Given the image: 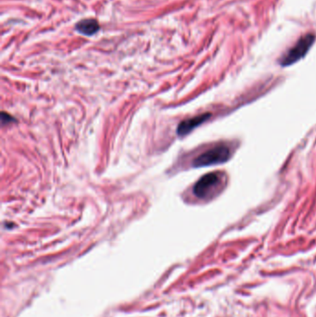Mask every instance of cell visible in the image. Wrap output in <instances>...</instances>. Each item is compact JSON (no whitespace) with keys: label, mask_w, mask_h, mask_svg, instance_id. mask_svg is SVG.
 I'll return each instance as SVG.
<instances>
[{"label":"cell","mask_w":316,"mask_h":317,"mask_svg":"<svg viewBox=\"0 0 316 317\" xmlns=\"http://www.w3.org/2000/svg\"><path fill=\"white\" fill-rule=\"evenodd\" d=\"M314 41H315L314 34H306L301 36L297 41V43L283 56L280 61V64L286 67L299 62V60L306 56V54L309 52L310 47L313 45Z\"/></svg>","instance_id":"1"},{"label":"cell","mask_w":316,"mask_h":317,"mask_svg":"<svg viewBox=\"0 0 316 317\" xmlns=\"http://www.w3.org/2000/svg\"><path fill=\"white\" fill-rule=\"evenodd\" d=\"M231 157V150L226 145L212 147L207 151L198 155L193 162L194 167H206L210 165H221L227 162Z\"/></svg>","instance_id":"2"},{"label":"cell","mask_w":316,"mask_h":317,"mask_svg":"<svg viewBox=\"0 0 316 317\" xmlns=\"http://www.w3.org/2000/svg\"><path fill=\"white\" fill-rule=\"evenodd\" d=\"M222 176L219 173H209L202 176L193 188L194 195L198 198H208L214 196L222 186Z\"/></svg>","instance_id":"3"},{"label":"cell","mask_w":316,"mask_h":317,"mask_svg":"<svg viewBox=\"0 0 316 317\" xmlns=\"http://www.w3.org/2000/svg\"><path fill=\"white\" fill-rule=\"evenodd\" d=\"M210 116H212L210 114H203L192 117L190 119L183 121L177 127V134L180 136H186L196 127L202 125L207 120H209Z\"/></svg>","instance_id":"4"},{"label":"cell","mask_w":316,"mask_h":317,"mask_svg":"<svg viewBox=\"0 0 316 317\" xmlns=\"http://www.w3.org/2000/svg\"><path fill=\"white\" fill-rule=\"evenodd\" d=\"M76 30L87 36H90L96 34L99 29V24L95 19H85L80 21L79 23L75 25Z\"/></svg>","instance_id":"5"}]
</instances>
